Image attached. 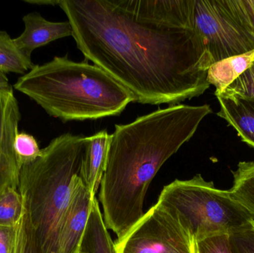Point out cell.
<instances>
[{"instance_id": "obj_26", "label": "cell", "mask_w": 254, "mask_h": 253, "mask_svg": "<svg viewBox=\"0 0 254 253\" xmlns=\"http://www.w3.org/2000/svg\"><path fill=\"white\" fill-rule=\"evenodd\" d=\"M28 4H37V5H59L61 1H52V0H25Z\"/></svg>"}, {"instance_id": "obj_24", "label": "cell", "mask_w": 254, "mask_h": 253, "mask_svg": "<svg viewBox=\"0 0 254 253\" xmlns=\"http://www.w3.org/2000/svg\"><path fill=\"white\" fill-rule=\"evenodd\" d=\"M198 253H231L229 235L210 236L196 243Z\"/></svg>"}, {"instance_id": "obj_25", "label": "cell", "mask_w": 254, "mask_h": 253, "mask_svg": "<svg viewBox=\"0 0 254 253\" xmlns=\"http://www.w3.org/2000/svg\"><path fill=\"white\" fill-rule=\"evenodd\" d=\"M16 227L0 226V253H13L16 239Z\"/></svg>"}, {"instance_id": "obj_1", "label": "cell", "mask_w": 254, "mask_h": 253, "mask_svg": "<svg viewBox=\"0 0 254 253\" xmlns=\"http://www.w3.org/2000/svg\"><path fill=\"white\" fill-rule=\"evenodd\" d=\"M77 49L134 102L178 105L209 89L211 57L194 29L134 20L116 0H62Z\"/></svg>"}, {"instance_id": "obj_21", "label": "cell", "mask_w": 254, "mask_h": 253, "mask_svg": "<svg viewBox=\"0 0 254 253\" xmlns=\"http://www.w3.org/2000/svg\"><path fill=\"white\" fill-rule=\"evenodd\" d=\"M14 150L19 169L23 165L35 160L41 154L42 152L34 137L25 132H20L16 135Z\"/></svg>"}, {"instance_id": "obj_2", "label": "cell", "mask_w": 254, "mask_h": 253, "mask_svg": "<svg viewBox=\"0 0 254 253\" xmlns=\"http://www.w3.org/2000/svg\"><path fill=\"white\" fill-rule=\"evenodd\" d=\"M211 112L207 104H178L115 126L98 202L104 224L116 235V242L143 218L148 188L161 166Z\"/></svg>"}, {"instance_id": "obj_3", "label": "cell", "mask_w": 254, "mask_h": 253, "mask_svg": "<svg viewBox=\"0 0 254 253\" xmlns=\"http://www.w3.org/2000/svg\"><path fill=\"white\" fill-rule=\"evenodd\" d=\"M13 87L64 122L120 115L134 102L131 94L104 70L87 60L74 62L67 55L34 65Z\"/></svg>"}, {"instance_id": "obj_6", "label": "cell", "mask_w": 254, "mask_h": 253, "mask_svg": "<svg viewBox=\"0 0 254 253\" xmlns=\"http://www.w3.org/2000/svg\"><path fill=\"white\" fill-rule=\"evenodd\" d=\"M115 249L116 253H198L178 214L158 202L125 239L115 242Z\"/></svg>"}, {"instance_id": "obj_9", "label": "cell", "mask_w": 254, "mask_h": 253, "mask_svg": "<svg viewBox=\"0 0 254 253\" xmlns=\"http://www.w3.org/2000/svg\"><path fill=\"white\" fill-rule=\"evenodd\" d=\"M95 197L83 182L81 175L77 177L61 223L57 253H80Z\"/></svg>"}, {"instance_id": "obj_8", "label": "cell", "mask_w": 254, "mask_h": 253, "mask_svg": "<svg viewBox=\"0 0 254 253\" xmlns=\"http://www.w3.org/2000/svg\"><path fill=\"white\" fill-rule=\"evenodd\" d=\"M134 20L158 28L193 29L195 0H116Z\"/></svg>"}, {"instance_id": "obj_28", "label": "cell", "mask_w": 254, "mask_h": 253, "mask_svg": "<svg viewBox=\"0 0 254 253\" xmlns=\"http://www.w3.org/2000/svg\"></svg>"}, {"instance_id": "obj_18", "label": "cell", "mask_w": 254, "mask_h": 253, "mask_svg": "<svg viewBox=\"0 0 254 253\" xmlns=\"http://www.w3.org/2000/svg\"><path fill=\"white\" fill-rule=\"evenodd\" d=\"M23 211V199L18 187H6L0 193V226L16 227L22 218Z\"/></svg>"}, {"instance_id": "obj_15", "label": "cell", "mask_w": 254, "mask_h": 253, "mask_svg": "<svg viewBox=\"0 0 254 253\" xmlns=\"http://www.w3.org/2000/svg\"><path fill=\"white\" fill-rule=\"evenodd\" d=\"M232 174L234 184L228 193L254 218V161L240 162Z\"/></svg>"}, {"instance_id": "obj_22", "label": "cell", "mask_w": 254, "mask_h": 253, "mask_svg": "<svg viewBox=\"0 0 254 253\" xmlns=\"http://www.w3.org/2000/svg\"><path fill=\"white\" fill-rule=\"evenodd\" d=\"M231 253H254V220L229 234Z\"/></svg>"}, {"instance_id": "obj_13", "label": "cell", "mask_w": 254, "mask_h": 253, "mask_svg": "<svg viewBox=\"0 0 254 253\" xmlns=\"http://www.w3.org/2000/svg\"><path fill=\"white\" fill-rule=\"evenodd\" d=\"M254 50L226 58L212 64L207 73L209 84L216 87L215 95H221L231 83L254 65Z\"/></svg>"}, {"instance_id": "obj_20", "label": "cell", "mask_w": 254, "mask_h": 253, "mask_svg": "<svg viewBox=\"0 0 254 253\" xmlns=\"http://www.w3.org/2000/svg\"><path fill=\"white\" fill-rule=\"evenodd\" d=\"M225 10L254 39V0H220Z\"/></svg>"}, {"instance_id": "obj_10", "label": "cell", "mask_w": 254, "mask_h": 253, "mask_svg": "<svg viewBox=\"0 0 254 253\" xmlns=\"http://www.w3.org/2000/svg\"><path fill=\"white\" fill-rule=\"evenodd\" d=\"M22 20L25 29L13 40L17 47L31 57L35 49L59 39L72 36V28L68 21L51 22L37 12L25 15Z\"/></svg>"}, {"instance_id": "obj_12", "label": "cell", "mask_w": 254, "mask_h": 253, "mask_svg": "<svg viewBox=\"0 0 254 253\" xmlns=\"http://www.w3.org/2000/svg\"><path fill=\"white\" fill-rule=\"evenodd\" d=\"M220 105L218 115L234 127L242 141L254 150V100L216 97Z\"/></svg>"}, {"instance_id": "obj_14", "label": "cell", "mask_w": 254, "mask_h": 253, "mask_svg": "<svg viewBox=\"0 0 254 253\" xmlns=\"http://www.w3.org/2000/svg\"><path fill=\"white\" fill-rule=\"evenodd\" d=\"M80 253H116L115 242L104 224L99 202L94 198Z\"/></svg>"}, {"instance_id": "obj_19", "label": "cell", "mask_w": 254, "mask_h": 253, "mask_svg": "<svg viewBox=\"0 0 254 253\" xmlns=\"http://www.w3.org/2000/svg\"><path fill=\"white\" fill-rule=\"evenodd\" d=\"M13 253H42L37 234L31 224L29 214L25 205L22 218L16 227Z\"/></svg>"}, {"instance_id": "obj_17", "label": "cell", "mask_w": 254, "mask_h": 253, "mask_svg": "<svg viewBox=\"0 0 254 253\" xmlns=\"http://www.w3.org/2000/svg\"><path fill=\"white\" fill-rule=\"evenodd\" d=\"M15 139L0 137V193L9 186H19V169L14 150Z\"/></svg>"}, {"instance_id": "obj_23", "label": "cell", "mask_w": 254, "mask_h": 253, "mask_svg": "<svg viewBox=\"0 0 254 253\" xmlns=\"http://www.w3.org/2000/svg\"><path fill=\"white\" fill-rule=\"evenodd\" d=\"M216 97H234L254 100V65Z\"/></svg>"}, {"instance_id": "obj_5", "label": "cell", "mask_w": 254, "mask_h": 253, "mask_svg": "<svg viewBox=\"0 0 254 253\" xmlns=\"http://www.w3.org/2000/svg\"><path fill=\"white\" fill-rule=\"evenodd\" d=\"M158 203L178 214L196 243L216 235H229L254 220L228 191L216 188L199 174L165 186Z\"/></svg>"}, {"instance_id": "obj_16", "label": "cell", "mask_w": 254, "mask_h": 253, "mask_svg": "<svg viewBox=\"0 0 254 253\" xmlns=\"http://www.w3.org/2000/svg\"><path fill=\"white\" fill-rule=\"evenodd\" d=\"M31 56L25 55L6 31H0V71L4 74H24L34 67Z\"/></svg>"}, {"instance_id": "obj_4", "label": "cell", "mask_w": 254, "mask_h": 253, "mask_svg": "<svg viewBox=\"0 0 254 253\" xmlns=\"http://www.w3.org/2000/svg\"><path fill=\"white\" fill-rule=\"evenodd\" d=\"M83 135L65 133L23 165L18 190L29 214L42 253H57L61 223L76 178L80 175L85 150Z\"/></svg>"}, {"instance_id": "obj_7", "label": "cell", "mask_w": 254, "mask_h": 253, "mask_svg": "<svg viewBox=\"0 0 254 253\" xmlns=\"http://www.w3.org/2000/svg\"><path fill=\"white\" fill-rule=\"evenodd\" d=\"M193 29L213 64L254 50V37L225 10L220 0H195Z\"/></svg>"}, {"instance_id": "obj_27", "label": "cell", "mask_w": 254, "mask_h": 253, "mask_svg": "<svg viewBox=\"0 0 254 253\" xmlns=\"http://www.w3.org/2000/svg\"><path fill=\"white\" fill-rule=\"evenodd\" d=\"M10 87L12 86L9 84L6 74L0 71V89H9Z\"/></svg>"}, {"instance_id": "obj_11", "label": "cell", "mask_w": 254, "mask_h": 253, "mask_svg": "<svg viewBox=\"0 0 254 253\" xmlns=\"http://www.w3.org/2000/svg\"><path fill=\"white\" fill-rule=\"evenodd\" d=\"M111 138L107 130H102L85 138L80 175L86 187L95 196L100 189L105 171Z\"/></svg>"}]
</instances>
